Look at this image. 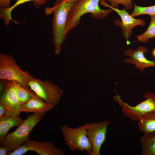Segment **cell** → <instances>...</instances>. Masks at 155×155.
I'll return each mask as SVG.
<instances>
[{
	"instance_id": "10",
	"label": "cell",
	"mask_w": 155,
	"mask_h": 155,
	"mask_svg": "<svg viewBox=\"0 0 155 155\" xmlns=\"http://www.w3.org/2000/svg\"><path fill=\"white\" fill-rule=\"evenodd\" d=\"M110 123V121L106 120L90 123L86 133L92 146L91 155H100L101 148L106 140L107 127Z\"/></svg>"
},
{
	"instance_id": "13",
	"label": "cell",
	"mask_w": 155,
	"mask_h": 155,
	"mask_svg": "<svg viewBox=\"0 0 155 155\" xmlns=\"http://www.w3.org/2000/svg\"><path fill=\"white\" fill-rule=\"evenodd\" d=\"M53 107L54 106L46 103L34 93L29 100L21 105L18 113L20 114L21 112H25L43 115Z\"/></svg>"
},
{
	"instance_id": "6",
	"label": "cell",
	"mask_w": 155,
	"mask_h": 155,
	"mask_svg": "<svg viewBox=\"0 0 155 155\" xmlns=\"http://www.w3.org/2000/svg\"><path fill=\"white\" fill-rule=\"evenodd\" d=\"M143 97L146 99L134 106L124 102L118 94L114 96L113 99L121 107V111L126 117L135 121L145 113L155 112V93L146 92Z\"/></svg>"
},
{
	"instance_id": "8",
	"label": "cell",
	"mask_w": 155,
	"mask_h": 155,
	"mask_svg": "<svg viewBox=\"0 0 155 155\" xmlns=\"http://www.w3.org/2000/svg\"><path fill=\"white\" fill-rule=\"evenodd\" d=\"M40 155H65L63 150L55 146L52 141L40 142L28 140L16 150L9 152L8 155H22L29 151Z\"/></svg>"
},
{
	"instance_id": "26",
	"label": "cell",
	"mask_w": 155,
	"mask_h": 155,
	"mask_svg": "<svg viewBox=\"0 0 155 155\" xmlns=\"http://www.w3.org/2000/svg\"><path fill=\"white\" fill-rule=\"evenodd\" d=\"M69 0V1H72V2H75V1H76V0Z\"/></svg>"
},
{
	"instance_id": "7",
	"label": "cell",
	"mask_w": 155,
	"mask_h": 155,
	"mask_svg": "<svg viewBox=\"0 0 155 155\" xmlns=\"http://www.w3.org/2000/svg\"><path fill=\"white\" fill-rule=\"evenodd\" d=\"M29 88L47 103L55 106L60 101L63 91L49 80H42L33 77L28 84Z\"/></svg>"
},
{
	"instance_id": "3",
	"label": "cell",
	"mask_w": 155,
	"mask_h": 155,
	"mask_svg": "<svg viewBox=\"0 0 155 155\" xmlns=\"http://www.w3.org/2000/svg\"><path fill=\"white\" fill-rule=\"evenodd\" d=\"M34 77L22 70L15 59L10 55L0 53V79L15 81L22 87L30 88L28 84Z\"/></svg>"
},
{
	"instance_id": "24",
	"label": "cell",
	"mask_w": 155,
	"mask_h": 155,
	"mask_svg": "<svg viewBox=\"0 0 155 155\" xmlns=\"http://www.w3.org/2000/svg\"><path fill=\"white\" fill-rule=\"evenodd\" d=\"M5 107L0 102V117L5 115Z\"/></svg>"
},
{
	"instance_id": "5",
	"label": "cell",
	"mask_w": 155,
	"mask_h": 155,
	"mask_svg": "<svg viewBox=\"0 0 155 155\" xmlns=\"http://www.w3.org/2000/svg\"><path fill=\"white\" fill-rule=\"evenodd\" d=\"M90 125L86 123L76 128L64 125L60 127L65 144L71 151L84 150L91 155L92 146L87 135V130Z\"/></svg>"
},
{
	"instance_id": "22",
	"label": "cell",
	"mask_w": 155,
	"mask_h": 155,
	"mask_svg": "<svg viewBox=\"0 0 155 155\" xmlns=\"http://www.w3.org/2000/svg\"><path fill=\"white\" fill-rule=\"evenodd\" d=\"M11 0H0V7L6 8L10 6Z\"/></svg>"
},
{
	"instance_id": "15",
	"label": "cell",
	"mask_w": 155,
	"mask_h": 155,
	"mask_svg": "<svg viewBox=\"0 0 155 155\" xmlns=\"http://www.w3.org/2000/svg\"><path fill=\"white\" fill-rule=\"evenodd\" d=\"M32 1L33 5L36 6H39L44 4L47 0H17L12 6L8 7H0V18L2 20L4 24L9 26L11 20L13 21L11 16L12 11L16 7L28 2Z\"/></svg>"
},
{
	"instance_id": "16",
	"label": "cell",
	"mask_w": 155,
	"mask_h": 155,
	"mask_svg": "<svg viewBox=\"0 0 155 155\" xmlns=\"http://www.w3.org/2000/svg\"><path fill=\"white\" fill-rule=\"evenodd\" d=\"M142 155H155V131L144 133L140 139Z\"/></svg>"
},
{
	"instance_id": "19",
	"label": "cell",
	"mask_w": 155,
	"mask_h": 155,
	"mask_svg": "<svg viewBox=\"0 0 155 155\" xmlns=\"http://www.w3.org/2000/svg\"><path fill=\"white\" fill-rule=\"evenodd\" d=\"M151 21L146 30L142 34L137 35V40L141 42L147 43L149 39L155 37V15L150 16Z\"/></svg>"
},
{
	"instance_id": "25",
	"label": "cell",
	"mask_w": 155,
	"mask_h": 155,
	"mask_svg": "<svg viewBox=\"0 0 155 155\" xmlns=\"http://www.w3.org/2000/svg\"><path fill=\"white\" fill-rule=\"evenodd\" d=\"M152 55L155 59V48L153 50L152 52Z\"/></svg>"
},
{
	"instance_id": "4",
	"label": "cell",
	"mask_w": 155,
	"mask_h": 155,
	"mask_svg": "<svg viewBox=\"0 0 155 155\" xmlns=\"http://www.w3.org/2000/svg\"><path fill=\"white\" fill-rule=\"evenodd\" d=\"M43 115L32 113L27 117L23 123L14 131L7 133L1 146L7 147L9 152L13 151L29 140L30 132L42 119Z\"/></svg>"
},
{
	"instance_id": "20",
	"label": "cell",
	"mask_w": 155,
	"mask_h": 155,
	"mask_svg": "<svg viewBox=\"0 0 155 155\" xmlns=\"http://www.w3.org/2000/svg\"><path fill=\"white\" fill-rule=\"evenodd\" d=\"M143 14L155 15V4L147 7H143L135 5L133 11L131 15L134 17Z\"/></svg>"
},
{
	"instance_id": "9",
	"label": "cell",
	"mask_w": 155,
	"mask_h": 155,
	"mask_svg": "<svg viewBox=\"0 0 155 155\" xmlns=\"http://www.w3.org/2000/svg\"><path fill=\"white\" fill-rule=\"evenodd\" d=\"M100 4L108 7L116 12L119 16L121 20L117 19L114 22L115 25L119 26L122 28V35L127 40L130 38L132 33V29L137 26H144L146 24L144 20L142 18L138 19L134 18L124 9H120L113 7L108 4L105 1L101 0Z\"/></svg>"
},
{
	"instance_id": "2",
	"label": "cell",
	"mask_w": 155,
	"mask_h": 155,
	"mask_svg": "<svg viewBox=\"0 0 155 155\" xmlns=\"http://www.w3.org/2000/svg\"><path fill=\"white\" fill-rule=\"evenodd\" d=\"M100 0H77L74 2L69 15L67 33L80 24L81 17L86 13H90L93 18L102 19L112 12L111 9H100L99 5Z\"/></svg>"
},
{
	"instance_id": "17",
	"label": "cell",
	"mask_w": 155,
	"mask_h": 155,
	"mask_svg": "<svg viewBox=\"0 0 155 155\" xmlns=\"http://www.w3.org/2000/svg\"><path fill=\"white\" fill-rule=\"evenodd\" d=\"M137 121L139 129L143 133L155 131V112L145 113Z\"/></svg>"
},
{
	"instance_id": "23",
	"label": "cell",
	"mask_w": 155,
	"mask_h": 155,
	"mask_svg": "<svg viewBox=\"0 0 155 155\" xmlns=\"http://www.w3.org/2000/svg\"><path fill=\"white\" fill-rule=\"evenodd\" d=\"M9 152V148L7 146H0V155H6Z\"/></svg>"
},
{
	"instance_id": "12",
	"label": "cell",
	"mask_w": 155,
	"mask_h": 155,
	"mask_svg": "<svg viewBox=\"0 0 155 155\" xmlns=\"http://www.w3.org/2000/svg\"><path fill=\"white\" fill-rule=\"evenodd\" d=\"M0 102L4 105L7 115L20 114L18 111L21 104L18 99L14 90L12 81L7 80L5 90L2 92L1 96Z\"/></svg>"
},
{
	"instance_id": "21",
	"label": "cell",
	"mask_w": 155,
	"mask_h": 155,
	"mask_svg": "<svg viewBox=\"0 0 155 155\" xmlns=\"http://www.w3.org/2000/svg\"><path fill=\"white\" fill-rule=\"evenodd\" d=\"M109 2L112 7L118 8L119 5H122L127 11L131 9L133 7L132 0H102Z\"/></svg>"
},
{
	"instance_id": "14",
	"label": "cell",
	"mask_w": 155,
	"mask_h": 155,
	"mask_svg": "<svg viewBox=\"0 0 155 155\" xmlns=\"http://www.w3.org/2000/svg\"><path fill=\"white\" fill-rule=\"evenodd\" d=\"M20 114L16 115H4L0 117V143L1 144L9 130L13 127H18L24 122Z\"/></svg>"
},
{
	"instance_id": "11",
	"label": "cell",
	"mask_w": 155,
	"mask_h": 155,
	"mask_svg": "<svg viewBox=\"0 0 155 155\" xmlns=\"http://www.w3.org/2000/svg\"><path fill=\"white\" fill-rule=\"evenodd\" d=\"M148 52L147 48L144 46H139L135 50L130 48L125 51L124 54L130 58H125L124 62L134 65L136 68L139 69L142 71L146 68L155 67V61L148 60L144 56V54Z\"/></svg>"
},
{
	"instance_id": "18",
	"label": "cell",
	"mask_w": 155,
	"mask_h": 155,
	"mask_svg": "<svg viewBox=\"0 0 155 155\" xmlns=\"http://www.w3.org/2000/svg\"><path fill=\"white\" fill-rule=\"evenodd\" d=\"M12 82L16 96L21 105L29 100L34 94L30 88H24L15 81Z\"/></svg>"
},
{
	"instance_id": "1",
	"label": "cell",
	"mask_w": 155,
	"mask_h": 155,
	"mask_svg": "<svg viewBox=\"0 0 155 155\" xmlns=\"http://www.w3.org/2000/svg\"><path fill=\"white\" fill-rule=\"evenodd\" d=\"M74 3L69 0H57L52 7L45 9L44 12L46 15L53 14L52 21L53 43L56 55L60 53L61 46L66 39L69 15Z\"/></svg>"
}]
</instances>
